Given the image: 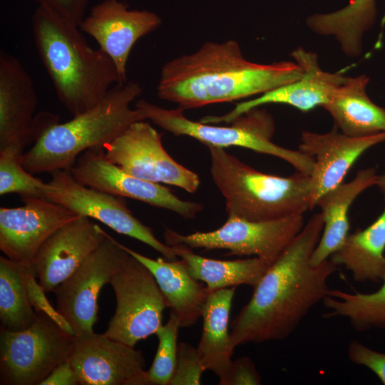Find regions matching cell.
<instances>
[{
	"label": "cell",
	"mask_w": 385,
	"mask_h": 385,
	"mask_svg": "<svg viewBox=\"0 0 385 385\" xmlns=\"http://www.w3.org/2000/svg\"><path fill=\"white\" fill-rule=\"evenodd\" d=\"M323 227L322 213L313 215L268 267L249 302L232 322L230 337L235 347L284 339L329 294L328 280L338 266L331 260L317 266L310 262Z\"/></svg>",
	"instance_id": "cell-1"
},
{
	"label": "cell",
	"mask_w": 385,
	"mask_h": 385,
	"mask_svg": "<svg viewBox=\"0 0 385 385\" xmlns=\"http://www.w3.org/2000/svg\"><path fill=\"white\" fill-rule=\"evenodd\" d=\"M302 73L295 61L251 62L235 41H207L195 53L162 66L157 95L185 111L260 96L298 80Z\"/></svg>",
	"instance_id": "cell-2"
},
{
	"label": "cell",
	"mask_w": 385,
	"mask_h": 385,
	"mask_svg": "<svg viewBox=\"0 0 385 385\" xmlns=\"http://www.w3.org/2000/svg\"><path fill=\"white\" fill-rule=\"evenodd\" d=\"M31 28L56 95L73 116L95 106L115 84L125 83L113 60L90 46L78 26L38 6Z\"/></svg>",
	"instance_id": "cell-3"
},
{
	"label": "cell",
	"mask_w": 385,
	"mask_h": 385,
	"mask_svg": "<svg viewBox=\"0 0 385 385\" xmlns=\"http://www.w3.org/2000/svg\"><path fill=\"white\" fill-rule=\"evenodd\" d=\"M142 91L137 82L115 84L95 106L43 132L23 154L24 168L33 175L69 170L86 150L103 146L132 123L145 120L137 108L130 107Z\"/></svg>",
	"instance_id": "cell-4"
},
{
	"label": "cell",
	"mask_w": 385,
	"mask_h": 385,
	"mask_svg": "<svg viewBox=\"0 0 385 385\" xmlns=\"http://www.w3.org/2000/svg\"><path fill=\"white\" fill-rule=\"evenodd\" d=\"M207 148L211 176L225 197L227 217L268 221L310 210V175L298 171L288 177L263 173L224 148Z\"/></svg>",
	"instance_id": "cell-5"
},
{
	"label": "cell",
	"mask_w": 385,
	"mask_h": 385,
	"mask_svg": "<svg viewBox=\"0 0 385 385\" xmlns=\"http://www.w3.org/2000/svg\"><path fill=\"white\" fill-rule=\"evenodd\" d=\"M135 108L163 130L179 136L193 138L207 147L225 148L241 147L260 153L277 157L292 165L297 171L311 175L314 160L299 150H289L272 141L274 123L265 110L253 108L238 116L230 126H218L188 119L184 110L177 107L166 109L144 99H139Z\"/></svg>",
	"instance_id": "cell-6"
},
{
	"label": "cell",
	"mask_w": 385,
	"mask_h": 385,
	"mask_svg": "<svg viewBox=\"0 0 385 385\" xmlns=\"http://www.w3.org/2000/svg\"><path fill=\"white\" fill-rule=\"evenodd\" d=\"M74 339L42 312L22 331L1 329L0 384L40 385L56 366L68 361Z\"/></svg>",
	"instance_id": "cell-7"
},
{
	"label": "cell",
	"mask_w": 385,
	"mask_h": 385,
	"mask_svg": "<svg viewBox=\"0 0 385 385\" xmlns=\"http://www.w3.org/2000/svg\"><path fill=\"white\" fill-rule=\"evenodd\" d=\"M109 283L116 307L104 334L134 347L163 325V311L170 308L169 303L151 272L130 254Z\"/></svg>",
	"instance_id": "cell-8"
},
{
	"label": "cell",
	"mask_w": 385,
	"mask_h": 385,
	"mask_svg": "<svg viewBox=\"0 0 385 385\" xmlns=\"http://www.w3.org/2000/svg\"><path fill=\"white\" fill-rule=\"evenodd\" d=\"M304 216L268 221L227 217L220 227L210 232L183 235L165 228V244H183L205 250L223 249L227 255L255 256L272 265L304 227Z\"/></svg>",
	"instance_id": "cell-9"
},
{
	"label": "cell",
	"mask_w": 385,
	"mask_h": 385,
	"mask_svg": "<svg viewBox=\"0 0 385 385\" xmlns=\"http://www.w3.org/2000/svg\"><path fill=\"white\" fill-rule=\"evenodd\" d=\"M51 173V180L43 192L46 199L148 245L168 260H177L173 247L161 242L151 228L137 219L123 197L80 183L68 170Z\"/></svg>",
	"instance_id": "cell-10"
},
{
	"label": "cell",
	"mask_w": 385,
	"mask_h": 385,
	"mask_svg": "<svg viewBox=\"0 0 385 385\" xmlns=\"http://www.w3.org/2000/svg\"><path fill=\"white\" fill-rule=\"evenodd\" d=\"M161 137L149 122L139 120L102 147L106 158L125 173L194 193L200 183L198 175L168 154Z\"/></svg>",
	"instance_id": "cell-11"
},
{
	"label": "cell",
	"mask_w": 385,
	"mask_h": 385,
	"mask_svg": "<svg viewBox=\"0 0 385 385\" xmlns=\"http://www.w3.org/2000/svg\"><path fill=\"white\" fill-rule=\"evenodd\" d=\"M121 244L106 233V238L66 280L53 291L56 309L75 336L93 332L98 319V297L128 256Z\"/></svg>",
	"instance_id": "cell-12"
},
{
	"label": "cell",
	"mask_w": 385,
	"mask_h": 385,
	"mask_svg": "<svg viewBox=\"0 0 385 385\" xmlns=\"http://www.w3.org/2000/svg\"><path fill=\"white\" fill-rule=\"evenodd\" d=\"M80 183L105 192L128 197L192 219L202 210L200 203L181 200L168 188L133 176L105 156L102 146L81 154L68 170Z\"/></svg>",
	"instance_id": "cell-13"
},
{
	"label": "cell",
	"mask_w": 385,
	"mask_h": 385,
	"mask_svg": "<svg viewBox=\"0 0 385 385\" xmlns=\"http://www.w3.org/2000/svg\"><path fill=\"white\" fill-rule=\"evenodd\" d=\"M68 361L80 385H148L140 350L94 332L75 336Z\"/></svg>",
	"instance_id": "cell-14"
},
{
	"label": "cell",
	"mask_w": 385,
	"mask_h": 385,
	"mask_svg": "<svg viewBox=\"0 0 385 385\" xmlns=\"http://www.w3.org/2000/svg\"><path fill=\"white\" fill-rule=\"evenodd\" d=\"M24 205L0 208V250L9 259L32 267L42 244L79 215L46 197H22Z\"/></svg>",
	"instance_id": "cell-15"
},
{
	"label": "cell",
	"mask_w": 385,
	"mask_h": 385,
	"mask_svg": "<svg viewBox=\"0 0 385 385\" xmlns=\"http://www.w3.org/2000/svg\"><path fill=\"white\" fill-rule=\"evenodd\" d=\"M161 24L158 14L147 10L129 9L119 0H103L91 9L79 25L113 61L123 82L126 65L137 41Z\"/></svg>",
	"instance_id": "cell-16"
},
{
	"label": "cell",
	"mask_w": 385,
	"mask_h": 385,
	"mask_svg": "<svg viewBox=\"0 0 385 385\" xmlns=\"http://www.w3.org/2000/svg\"><path fill=\"white\" fill-rule=\"evenodd\" d=\"M385 141V132L365 137H351L337 128L325 133L302 131L299 150L314 160L310 175L311 206L342 183L359 158L370 148Z\"/></svg>",
	"instance_id": "cell-17"
},
{
	"label": "cell",
	"mask_w": 385,
	"mask_h": 385,
	"mask_svg": "<svg viewBox=\"0 0 385 385\" xmlns=\"http://www.w3.org/2000/svg\"><path fill=\"white\" fill-rule=\"evenodd\" d=\"M290 56L303 70L300 78L254 99L239 103L226 114L205 116L200 121L208 124L229 123L245 113L269 103L287 104L302 112H308L317 106L323 107L346 76L342 72L323 71L319 66L317 54L303 48H296Z\"/></svg>",
	"instance_id": "cell-18"
},
{
	"label": "cell",
	"mask_w": 385,
	"mask_h": 385,
	"mask_svg": "<svg viewBox=\"0 0 385 385\" xmlns=\"http://www.w3.org/2000/svg\"><path fill=\"white\" fill-rule=\"evenodd\" d=\"M91 218L78 216L51 234L42 244L32 268L45 292H51L71 275L106 238Z\"/></svg>",
	"instance_id": "cell-19"
},
{
	"label": "cell",
	"mask_w": 385,
	"mask_h": 385,
	"mask_svg": "<svg viewBox=\"0 0 385 385\" xmlns=\"http://www.w3.org/2000/svg\"><path fill=\"white\" fill-rule=\"evenodd\" d=\"M37 96L32 79L21 62L0 53V150L9 144L24 147L34 140V113Z\"/></svg>",
	"instance_id": "cell-20"
},
{
	"label": "cell",
	"mask_w": 385,
	"mask_h": 385,
	"mask_svg": "<svg viewBox=\"0 0 385 385\" xmlns=\"http://www.w3.org/2000/svg\"><path fill=\"white\" fill-rule=\"evenodd\" d=\"M369 80L365 74L346 76L323 106L332 115L335 127L349 136L359 138L385 132V108L368 96Z\"/></svg>",
	"instance_id": "cell-21"
},
{
	"label": "cell",
	"mask_w": 385,
	"mask_h": 385,
	"mask_svg": "<svg viewBox=\"0 0 385 385\" xmlns=\"http://www.w3.org/2000/svg\"><path fill=\"white\" fill-rule=\"evenodd\" d=\"M377 175L374 168L361 169L353 180L342 183L318 200L316 206L321 209L324 227L310 259L312 265L322 264L342 245L349 235V207L362 192L376 185Z\"/></svg>",
	"instance_id": "cell-22"
},
{
	"label": "cell",
	"mask_w": 385,
	"mask_h": 385,
	"mask_svg": "<svg viewBox=\"0 0 385 385\" xmlns=\"http://www.w3.org/2000/svg\"><path fill=\"white\" fill-rule=\"evenodd\" d=\"M121 246L153 274L170 310L178 316L181 327L194 325L201 317L205 299L211 292L190 275L184 261L153 260L123 244Z\"/></svg>",
	"instance_id": "cell-23"
},
{
	"label": "cell",
	"mask_w": 385,
	"mask_h": 385,
	"mask_svg": "<svg viewBox=\"0 0 385 385\" xmlns=\"http://www.w3.org/2000/svg\"><path fill=\"white\" fill-rule=\"evenodd\" d=\"M235 287L211 292L202 311V331L197 350L205 370L214 372L220 385H227L235 348L229 332Z\"/></svg>",
	"instance_id": "cell-24"
},
{
	"label": "cell",
	"mask_w": 385,
	"mask_h": 385,
	"mask_svg": "<svg viewBox=\"0 0 385 385\" xmlns=\"http://www.w3.org/2000/svg\"><path fill=\"white\" fill-rule=\"evenodd\" d=\"M385 209L367 227L349 234L330 257L349 270L356 282L383 281L385 275Z\"/></svg>",
	"instance_id": "cell-25"
},
{
	"label": "cell",
	"mask_w": 385,
	"mask_h": 385,
	"mask_svg": "<svg viewBox=\"0 0 385 385\" xmlns=\"http://www.w3.org/2000/svg\"><path fill=\"white\" fill-rule=\"evenodd\" d=\"M177 257L184 261L190 275L202 281L213 292L246 284L253 288L270 266L258 257L235 260H219L195 254L183 244L170 245Z\"/></svg>",
	"instance_id": "cell-26"
},
{
	"label": "cell",
	"mask_w": 385,
	"mask_h": 385,
	"mask_svg": "<svg viewBox=\"0 0 385 385\" xmlns=\"http://www.w3.org/2000/svg\"><path fill=\"white\" fill-rule=\"evenodd\" d=\"M376 14V0H351L337 11L309 16L306 24L315 34L334 36L346 56L357 57L362 52L364 35L374 24Z\"/></svg>",
	"instance_id": "cell-27"
},
{
	"label": "cell",
	"mask_w": 385,
	"mask_h": 385,
	"mask_svg": "<svg viewBox=\"0 0 385 385\" xmlns=\"http://www.w3.org/2000/svg\"><path fill=\"white\" fill-rule=\"evenodd\" d=\"M25 266L0 257L1 329L22 331L35 321L37 313L28 297Z\"/></svg>",
	"instance_id": "cell-28"
},
{
	"label": "cell",
	"mask_w": 385,
	"mask_h": 385,
	"mask_svg": "<svg viewBox=\"0 0 385 385\" xmlns=\"http://www.w3.org/2000/svg\"><path fill=\"white\" fill-rule=\"evenodd\" d=\"M382 282L378 290L369 294L330 289L322 302L331 311L324 317H346L358 332L385 329V275Z\"/></svg>",
	"instance_id": "cell-29"
},
{
	"label": "cell",
	"mask_w": 385,
	"mask_h": 385,
	"mask_svg": "<svg viewBox=\"0 0 385 385\" xmlns=\"http://www.w3.org/2000/svg\"><path fill=\"white\" fill-rule=\"evenodd\" d=\"M24 148L20 143H12L0 150V195L16 193L21 197H45L47 183L24 168Z\"/></svg>",
	"instance_id": "cell-30"
},
{
	"label": "cell",
	"mask_w": 385,
	"mask_h": 385,
	"mask_svg": "<svg viewBox=\"0 0 385 385\" xmlns=\"http://www.w3.org/2000/svg\"><path fill=\"white\" fill-rule=\"evenodd\" d=\"M180 327L178 316L170 310L166 324L155 332L158 346L153 362L147 371L150 384L169 385L176 366Z\"/></svg>",
	"instance_id": "cell-31"
},
{
	"label": "cell",
	"mask_w": 385,
	"mask_h": 385,
	"mask_svg": "<svg viewBox=\"0 0 385 385\" xmlns=\"http://www.w3.org/2000/svg\"><path fill=\"white\" fill-rule=\"evenodd\" d=\"M205 371L197 348L180 343L175 369L169 385H199Z\"/></svg>",
	"instance_id": "cell-32"
},
{
	"label": "cell",
	"mask_w": 385,
	"mask_h": 385,
	"mask_svg": "<svg viewBox=\"0 0 385 385\" xmlns=\"http://www.w3.org/2000/svg\"><path fill=\"white\" fill-rule=\"evenodd\" d=\"M32 267H26L25 279L29 302L36 313L42 312L51 318L63 330L73 335V330L66 319L53 307L45 295V291L36 282Z\"/></svg>",
	"instance_id": "cell-33"
},
{
	"label": "cell",
	"mask_w": 385,
	"mask_h": 385,
	"mask_svg": "<svg viewBox=\"0 0 385 385\" xmlns=\"http://www.w3.org/2000/svg\"><path fill=\"white\" fill-rule=\"evenodd\" d=\"M349 360L371 370L385 385V353L373 350L361 342L353 340L347 348Z\"/></svg>",
	"instance_id": "cell-34"
},
{
	"label": "cell",
	"mask_w": 385,
	"mask_h": 385,
	"mask_svg": "<svg viewBox=\"0 0 385 385\" xmlns=\"http://www.w3.org/2000/svg\"><path fill=\"white\" fill-rule=\"evenodd\" d=\"M48 11L79 27L89 0H34Z\"/></svg>",
	"instance_id": "cell-35"
},
{
	"label": "cell",
	"mask_w": 385,
	"mask_h": 385,
	"mask_svg": "<svg viewBox=\"0 0 385 385\" xmlns=\"http://www.w3.org/2000/svg\"><path fill=\"white\" fill-rule=\"evenodd\" d=\"M261 376L252 359L242 356L232 361L227 385H259Z\"/></svg>",
	"instance_id": "cell-36"
},
{
	"label": "cell",
	"mask_w": 385,
	"mask_h": 385,
	"mask_svg": "<svg viewBox=\"0 0 385 385\" xmlns=\"http://www.w3.org/2000/svg\"><path fill=\"white\" fill-rule=\"evenodd\" d=\"M78 381L68 361L56 366L40 385H77Z\"/></svg>",
	"instance_id": "cell-37"
},
{
	"label": "cell",
	"mask_w": 385,
	"mask_h": 385,
	"mask_svg": "<svg viewBox=\"0 0 385 385\" xmlns=\"http://www.w3.org/2000/svg\"><path fill=\"white\" fill-rule=\"evenodd\" d=\"M375 185H376L379 189L381 193L383 195L384 201L385 202V173L381 175H377Z\"/></svg>",
	"instance_id": "cell-38"
}]
</instances>
